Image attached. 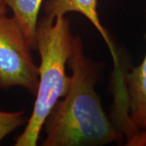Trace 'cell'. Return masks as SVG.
Masks as SVG:
<instances>
[{
	"instance_id": "1",
	"label": "cell",
	"mask_w": 146,
	"mask_h": 146,
	"mask_svg": "<svg viewBox=\"0 0 146 146\" xmlns=\"http://www.w3.org/2000/svg\"><path fill=\"white\" fill-rule=\"evenodd\" d=\"M68 63L72 72L70 86L45 122L46 137L42 145L98 146L121 142L124 136L106 114L95 89L97 66L85 55L79 36H74Z\"/></svg>"
},
{
	"instance_id": "5",
	"label": "cell",
	"mask_w": 146,
	"mask_h": 146,
	"mask_svg": "<svg viewBox=\"0 0 146 146\" xmlns=\"http://www.w3.org/2000/svg\"><path fill=\"white\" fill-rule=\"evenodd\" d=\"M98 0H47L45 4L46 16L52 20L64 17L69 12H77L83 15L92 23L109 48L115 64L118 65V56L115 46L107 31L100 21L98 12Z\"/></svg>"
},
{
	"instance_id": "6",
	"label": "cell",
	"mask_w": 146,
	"mask_h": 146,
	"mask_svg": "<svg viewBox=\"0 0 146 146\" xmlns=\"http://www.w3.org/2000/svg\"><path fill=\"white\" fill-rule=\"evenodd\" d=\"M19 22L32 50L36 49L38 14L43 0H2Z\"/></svg>"
},
{
	"instance_id": "3",
	"label": "cell",
	"mask_w": 146,
	"mask_h": 146,
	"mask_svg": "<svg viewBox=\"0 0 146 146\" xmlns=\"http://www.w3.org/2000/svg\"><path fill=\"white\" fill-rule=\"evenodd\" d=\"M31 50L19 22L0 0V89L20 86L36 96L39 71Z\"/></svg>"
},
{
	"instance_id": "2",
	"label": "cell",
	"mask_w": 146,
	"mask_h": 146,
	"mask_svg": "<svg viewBox=\"0 0 146 146\" xmlns=\"http://www.w3.org/2000/svg\"><path fill=\"white\" fill-rule=\"evenodd\" d=\"M73 38L70 21L65 16L52 20L46 16L38 21L36 49L41 58L38 89L32 115L16 139V146L37 145L48 115L67 94L72 78L67 75L66 65L72 54Z\"/></svg>"
},
{
	"instance_id": "4",
	"label": "cell",
	"mask_w": 146,
	"mask_h": 146,
	"mask_svg": "<svg viewBox=\"0 0 146 146\" xmlns=\"http://www.w3.org/2000/svg\"><path fill=\"white\" fill-rule=\"evenodd\" d=\"M115 91V125L127 138L126 145H145L146 53L142 63L126 73Z\"/></svg>"
},
{
	"instance_id": "7",
	"label": "cell",
	"mask_w": 146,
	"mask_h": 146,
	"mask_svg": "<svg viewBox=\"0 0 146 146\" xmlns=\"http://www.w3.org/2000/svg\"><path fill=\"white\" fill-rule=\"evenodd\" d=\"M25 110L18 111H2L0 110V142L12 131L27 123Z\"/></svg>"
}]
</instances>
